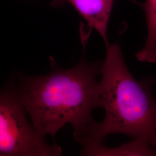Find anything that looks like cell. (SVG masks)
<instances>
[{"label": "cell", "instance_id": "cell-1", "mask_svg": "<svg viewBox=\"0 0 156 156\" xmlns=\"http://www.w3.org/2000/svg\"><path fill=\"white\" fill-rule=\"evenodd\" d=\"M50 73L41 76L17 74L11 84L39 134L53 138L67 124L79 142L93 123L91 113L101 108L102 62H88L84 53L73 67L63 69L50 57Z\"/></svg>", "mask_w": 156, "mask_h": 156}, {"label": "cell", "instance_id": "cell-2", "mask_svg": "<svg viewBox=\"0 0 156 156\" xmlns=\"http://www.w3.org/2000/svg\"><path fill=\"white\" fill-rule=\"evenodd\" d=\"M100 75L101 108L105 115L102 122H93L78 143L83 147L98 145L111 134H122L145 140L156 150V77L134 78L117 42L106 46Z\"/></svg>", "mask_w": 156, "mask_h": 156}, {"label": "cell", "instance_id": "cell-5", "mask_svg": "<svg viewBox=\"0 0 156 156\" xmlns=\"http://www.w3.org/2000/svg\"><path fill=\"white\" fill-rule=\"evenodd\" d=\"M81 156H156V150L147 141L134 138L132 141L115 148L106 147L104 144L83 147Z\"/></svg>", "mask_w": 156, "mask_h": 156}, {"label": "cell", "instance_id": "cell-3", "mask_svg": "<svg viewBox=\"0 0 156 156\" xmlns=\"http://www.w3.org/2000/svg\"><path fill=\"white\" fill-rule=\"evenodd\" d=\"M11 84L0 90V156H58L62 148L49 144L27 118Z\"/></svg>", "mask_w": 156, "mask_h": 156}, {"label": "cell", "instance_id": "cell-4", "mask_svg": "<svg viewBox=\"0 0 156 156\" xmlns=\"http://www.w3.org/2000/svg\"><path fill=\"white\" fill-rule=\"evenodd\" d=\"M115 0H53L51 5L57 7L68 2L76 9L89 26L95 30L103 38L106 47L108 26Z\"/></svg>", "mask_w": 156, "mask_h": 156}, {"label": "cell", "instance_id": "cell-6", "mask_svg": "<svg viewBox=\"0 0 156 156\" xmlns=\"http://www.w3.org/2000/svg\"><path fill=\"white\" fill-rule=\"evenodd\" d=\"M142 6L146 18L147 37L145 46L136 57L140 62H156V0H146Z\"/></svg>", "mask_w": 156, "mask_h": 156}]
</instances>
